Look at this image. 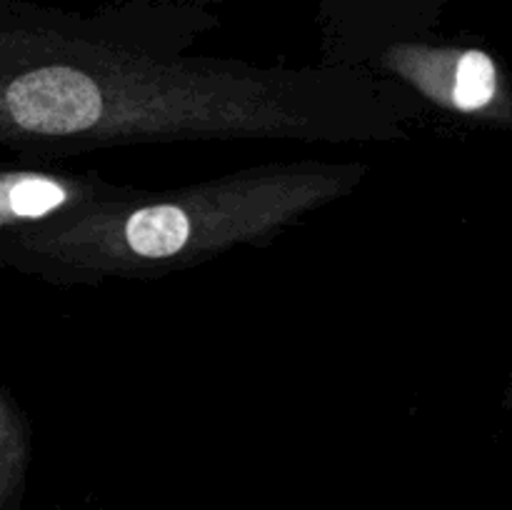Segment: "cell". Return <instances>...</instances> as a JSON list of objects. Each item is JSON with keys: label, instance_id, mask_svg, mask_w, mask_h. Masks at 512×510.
<instances>
[{"label": "cell", "instance_id": "obj_1", "mask_svg": "<svg viewBox=\"0 0 512 510\" xmlns=\"http://www.w3.org/2000/svg\"><path fill=\"white\" fill-rule=\"evenodd\" d=\"M365 165H263L170 193L113 185L30 228L0 233V255L58 283L165 275L240 243L273 238L353 190Z\"/></svg>", "mask_w": 512, "mask_h": 510}, {"label": "cell", "instance_id": "obj_2", "mask_svg": "<svg viewBox=\"0 0 512 510\" xmlns=\"http://www.w3.org/2000/svg\"><path fill=\"white\" fill-rule=\"evenodd\" d=\"M395 70L443 108L460 115H490L508 105L498 63L483 50L463 53H410L395 58Z\"/></svg>", "mask_w": 512, "mask_h": 510}, {"label": "cell", "instance_id": "obj_3", "mask_svg": "<svg viewBox=\"0 0 512 510\" xmlns=\"http://www.w3.org/2000/svg\"><path fill=\"white\" fill-rule=\"evenodd\" d=\"M113 188L95 175L53 170H0V233L30 228Z\"/></svg>", "mask_w": 512, "mask_h": 510}, {"label": "cell", "instance_id": "obj_4", "mask_svg": "<svg viewBox=\"0 0 512 510\" xmlns=\"http://www.w3.org/2000/svg\"><path fill=\"white\" fill-rule=\"evenodd\" d=\"M30 438L10 400L0 393V510H18L25 493Z\"/></svg>", "mask_w": 512, "mask_h": 510}, {"label": "cell", "instance_id": "obj_5", "mask_svg": "<svg viewBox=\"0 0 512 510\" xmlns=\"http://www.w3.org/2000/svg\"><path fill=\"white\" fill-rule=\"evenodd\" d=\"M55 510H65V508H55Z\"/></svg>", "mask_w": 512, "mask_h": 510}]
</instances>
